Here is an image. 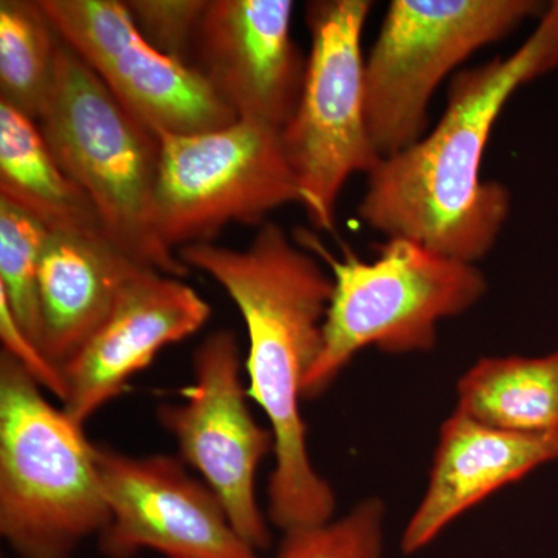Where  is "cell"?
Segmentation results:
<instances>
[{
	"label": "cell",
	"mask_w": 558,
	"mask_h": 558,
	"mask_svg": "<svg viewBox=\"0 0 558 558\" xmlns=\"http://www.w3.org/2000/svg\"><path fill=\"white\" fill-rule=\"evenodd\" d=\"M557 69L554 0L513 53L451 78L438 124L366 175L360 219L387 240L405 238L470 264L486 258L510 213L508 186L481 175L488 140L517 90Z\"/></svg>",
	"instance_id": "6da1fadb"
},
{
	"label": "cell",
	"mask_w": 558,
	"mask_h": 558,
	"mask_svg": "<svg viewBox=\"0 0 558 558\" xmlns=\"http://www.w3.org/2000/svg\"><path fill=\"white\" fill-rule=\"evenodd\" d=\"M179 258L226 290L247 328L248 396L275 435L269 520L282 532L332 520L336 494L312 464L300 411L322 352L332 277L275 222H264L247 248L204 242L180 248Z\"/></svg>",
	"instance_id": "7a4b0ae2"
},
{
	"label": "cell",
	"mask_w": 558,
	"mask_h": 558,
	"mask_svg": "<svg viewBox=\"0 0 558 558\" xmlns=\"http://www.w3.org/2000/svg\"><path fill=\"white\" fill-rule=\"evenodd\" d=\"M0 355V535L17 558H73L110 521L83 425Z\"/></svg>",
	"instance_id": "3957f363"
},
{
	"label": "cell",
	"mask_w": 558,
	"mask_h": 558,
	"mask_svg": "<svg viewBox=\"0 0 558 558\" xmlns=\"http://www.w3.org/2000/svg\"><path fill=\"white\" fill-rule=\"evenodd\" d=\"M295 241L322 259L333 279L322 352L304 380L303 399L322 396L365 348L389 354L432 351L439 323L472 310L487 292L476 264L405 238H389L368 263L348 248L339 258L312 231H296Z\"/></svg>",
	"instance_id": "277c9868"
},
{
	"label": "cell",
	"mask_w": 558,
	"mask_h": 558,
	"mask_svg": "<svg viewBox=\"0 0 558 558\" xmlns=\"http://www.w3.org/2000/svg\"><path fill=\"white\" fill-rule=\"evenodd\" d=\"M36 123L62 170L89 197L110 244L142 266L185 278L190 267L157 227L159 135L128 112L64 40Z\"/></svg>",
	"instance_id": "5b68a950"
},
{
	"label": "cell",
	"mask_w": 558,
	"mask_h": 558,
	"mask_svg": "<svg viewBox=\"0 0 558 558\" xmlns=\"http://www.w3.org/2000/svg\"><path fill=\"white\" fill-rule=\"evenodd\" d=\"M538 0H392L365 58L371 140L381 159L418 142L444 80L475 51L539 20Z\"/></svg>",
	"instance_id": "8992f818"
},
{
	"label": "cell",
	"mask_w": 558,
	"mask_h": 558,
	"mask_svg": "<svg viewBox=\"0 0 558 558\" xmlns=\"http://www.w3.org/2000/svg\"><path fill=\"white\" fill-rule=\"evenodd\" d=\"M373 2L314 0L306 5L311 35L299 105L279 131L312 226L336 229L341 191L368 175L381 157L371 140L365 105L362 35Z\"/></svg>",
	"instance_id": "52a82bcc"
},
{
	"label": "cell",
	"mask_w": 558,
	"mask_h": 558,
	"mask_svg": "<svg viewBox=\"0 0 558 558\" xmlns=\"http://www.w3.org/2000/svg\"><path fill=\"white\" fill-rule=\"evenodd\" d=\"M157 135V227L178 255L180 248L213 242L230 223L253 226L274 209L301 204L275 128L238 119L220 130Z\"/></svg>",
	"instance_id": "ba28073f"
},
{
	"label": "cell",
	"mask_w": 558,
	"mask_h": 558,
	"mask_svg": "<svg viewBox=\"0 0 558 558\" xmlns=\"http://www.w3.org/2000/svg\"><path fill=\"white\" fill-rule=\"evenodd\" d=\"M244 368L236 333L215 330L194 351V381L183 400L161 403L157 418L178 444L179 458L199 473L238 534L259 553L271 535L256 478L264 459L275 454V435L253 417Z\"/></svg>",
	"instance_id": "9c48e42d"
},
{
	"label": "cell",
	"mask_w": 558,
	"mask_h": 558,
	"mask_svg": "<svg viewBox=\"0 0 558 558\" xmlns=\"http://www.w3.org/2000/svg\"><path fill=\"white\" fill-rule=\"evenodd\" d=\"M40 5L70 49L156 134H197L238 120L193 65L143 39L121 0H40Z\"/></svg>",
	"instance_id": "30bf717a"
},
{
	"label": "cell",
	"mask_w": 558,
	"mask_h": 558,
	"mask_svg": "<svg viewBox=\"0 0 558 558\" xmlns=\"http://www.w3.org/2000/svg\"><path fill=\"white\" fill-rule=\"evenodd\" d=\"M110 509L98 542L106 558L150 549L165 558H260L238 534L218 495L168 454L132 457L94 444Z\"/></svg>",
	"instance_id": "8fae6325"
},
{
	"label": "cell",
	"mask_w": 558,
	"mask_h": 558,
	"mask_svg": "<svg viewBox=\"0 0 558 558\" xmlns=\"http://www.w3.org/2000/svg\"><path fill=\"white\" fill-rule=\"evenodd\" d=\"M290 0H209L193 65L238 119L281 131L299 105L307 57L292 36Z\"/></svg>",
	"instance_id": "7c38bea8"
},
{
	"label": "cell",
	"mask_w": 558,
	"mask_h": 558,
	"mask_svg": "<svg viewBox=\"0 0 558 558\" xmlns=\"http://www.w3.org/2000/svg\"><path fill=\"white\" fill-rule=\"evenodd\" d=\"M209 315L207 301L182 278L140 267L101 328L62 369V410L84 427L130 388L161 349L189 339Z\"/></svg>",
	"instance_id": "4fadbf2b"
},
{
	"label": "cell",
	"mask_w": 558,
	"mask_h": 558,
	"mask_svg": "<svg viewBox=\"0 0 558 558\" xmlns=\"http://www.w3.org/2000/svg\"><path fill=\"white\" fill-rule=\"evenodd\" d=\"M550 461H558V435L499 432L454 411L440 428L427 490L403 531V553L424 549L462 513Z\"/></svg>",
	"instance_id": "5bb4252c"
},
{
	"label": "cell",
	"mask_w": 558,
	"mask_h": 558,
	"mask_svg": "<svg viewBox=\"0 0 558 558\" xmlns=\"http://www.w3.org/2000/svg\"><path fill=\"white\" fill-rule=\"evenodd\" d=\"M108 241L50 231L39 266V348L64 369L109 317L128 279L140 269Z\"/></svg>",
	"instance_id": "9a60e30c"
},
{
	"label": "cell",
	"mask_w": 558,
	"mask_h": 558,
	"mask_svg": "<svg viewBox=\"0 0 558 558\" xmlns=\"http://www.w3.org/2000/svg\"><path fill=\"white\" fill-rule=\"evenodd\" d=\"M0 199L50 231L110 242L89 197L54 159L38 123L5 102H0Z\"/></svg>",
	"instance_id": "2e32d148"
},
{
	"label": "cell",
	"mask_w": 558,
	"mask_h": 558,
	"mask_svg": "<svg viewBox=\"0 0 558 558\" xmlns=\"http://www.w3.org/2000/svg\"><path fill=\"white\" fill-rule=\"evenodd\" d=\"M457 410L488 428L558 435V351L542 357L481 359L461 377Z\"/></svg>",
	"instance_id": "e0dca14e"
},
{
	"label": "cell",
	"mask_w": 558,
	"mask_h": 558,
	"mask_svg": "<svg viewBox=\"0 0 558 558\" xmlns=\"http://www.w3.org/2000/svg\"><path fill=\"white\" fill-rule=\"evenodd\" d=\"M62 46L40 0L0 2V102L38 120Z\"/></svg>",
	"instance_id": "ac0fdd59"
},
{
	"label": "cell",
	"mask_w": 558,
	"mask_h": 558,
	"mask_svg": "<svg viewBox=\"0 0 558 558\" xmlns=\"http://www.w3.org/2000/svg\"><path fill=\"white\" fill-rule=\"evenodd\" d=\"M49 234L40 220L0 199V296L38 347L39 266Z\"/></svg>",
	"instance_id": "d6986e66"
},
{
	"label": "cell",
	"mask_w": 558,
	"mask_h": 558,
	"mask_svg": "<svg viewBox=\"0 0 558 558\" xmlns=\"http://www.w3.org/2000/svg\"><path fill=\"white\" fill-rule=\"evenodd\" d=\"M385 505L360 501L339 520L284 532L275 558H381Z\"/></svg>",
	"instance_id": "ffe728a7"
},
{
	"label": "cell",
	"mask_w": 558,
	"mask_h": 558,
	"mask_svg": "<svg viewBox=\"0 0 558 558\" xmlns=\"http://www.w3.org/2000/svg\"><path fill=\"white\" fill-rule=\"evenodd\" d=\"M209 0H124L143 39L172 60L191 65L194 38Z\"/></svg>",
	"instance_id": "44dd1931"
},
{
	"label": "cell",
	"mask_w": 558,
	"mask_h": 558,
	"mask_svg": "<svg viewBox=\"0 0 558 558\" xmlns=\"http://www.w3.org/2000/svg\"><path fill=\"white\" fill-rule=\"evenodd\" d=\"M0 339H2L3 352L24 366V369L46 391L57 396L60 402L64 400V376L46 359L38 344L24 332L3 296H0Z\"/></svg>",
	"instance_id": "7402d4cb"
}]
</instances>
